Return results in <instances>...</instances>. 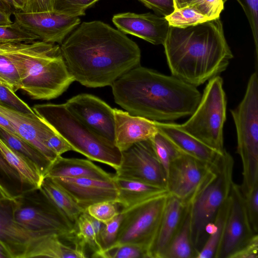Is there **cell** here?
Listing matches in <instances>:
<instances>
[{
  "label": "cell",
  "instance_id": "cell-1",
  "mask_svg": "<svg viewBox=\"0 0 258 258\" xmlns=\"http://www.w3.org/2000/svg\"><path fill=\"white\" fill-rule=\"evenodd\" d=\"M60 48L75 81L87 87L111 86L124 74L140 66L137 44L100 21L83 22Z\"/></svg>",
  "mask_w": 258,
  "mask_h": 258
},
{
  "label": "cell",
  "instance_id": "cell-2",
  "mask_svg": "<svg viewBox=\"0 0 258 258\" xmlns=\"http://www.w3.org/2000/svg\"><path fill=\"white\" fill-rule=\"evenodd\" d=\"M116 104L133 115L159 122L190 116L202 96L196 87L139 66L111 86Z\"/></svg>",
  "mask_w": 258,
  "mask_h": 258
},
{
  "label": "cell",
  "instance_id": "cell-3",
  "mask_svg": "<svg viewBox=\"0 0 258 258\" xmlns=\"http://www.w3.org/2000/svg\"><path fill=\"white\" fill-rule=\"evenodd\" d=\"M163 45L171 75L196 87L224 72L233 57L219 18L170 26Z\"/></svg>",
  "mask_w": 258,
  "mask_h": 258
},
{
  "label": "cell",
  "instance_id": "cell-4",
  "mask_svg": "<svg viewBox=\"0 0 258 258\" xmlns=\"http://www.w3.org/2000/svg\"><path fill=\"white\" fill-rule=\"evenodd\" d=\"M5 55L18 71L21 89L33 99L56 98L75 81L60 46L55 43L40 40L26 42L18 50Z\"/></svg>",
  "mask_w": 258,
  "mask_h": 258
},
{
  "label": "cell",
  "instance_id": "cell-5",
  "mask_svg": "<svg viewBox=\"0 0 258 258\" xmlns=\"http://www.w3.org/2000/svg\"><path fill=\"white\" fill-rule=\"evenodd\" d=\"M32 109L54 128L72 146L74 151L115 170L119 166L121 152L115 144L89 128L66 107L64 103L36 104Z\"/></svg>",
  "mask_w": 258,
  "mask_h": 258
},
{
  "label": "cell",
  "instance_id": "cell-6",
  "mask_svg": "<svg viewBox=\"0 0 258 258\" xmlns=\"http://www.w3.org/2000/svg\"><path fill=\"white\" fill-rule=\"evenodd\" d=\"M236 131L237 153L242 163V182L240 186L244 197L258 185V76L253 73L244 97L231 110Z\"/></svg>",
  "mask_w": 258,
  "mask_h": 258
},
{
  "label": "cell",
  "instance_id": "cell-7",
  "mask_svg": "<svg viewBox=\"0 0 258 258\" xmlns=\"http://www.w3.org/2000/svg\"><path fill=\"white\" fill-rule=\"evenodd\" d=\"M233 167V158L225 150L216 163L213 177L189 204L191 238L198 252L208 237L206 227L230 196Z\"/></svg>",
  "mask_w": 258,
  "mask_h": 258
},
{
  "label": "cell",
  "instance_id": "cell-8",
  "mask_svg": "<svg viewBox=\"0 0 258 258\" xmlns=\"http://www.w3.org/2000/svg\"><path fill=\"white\" fill-rule=\"evenodd\" d=\"M223 85L219 75L209 80L195 110L180 124L183 131L219 151L225 149L223 128L227 100Z\"/></svg>",
  "mask_w": 258,
  "mask_h": 258
},
{
  "label": "cell",
  "instance_id": "cell-9",
  "mask_svg": "<svg viewBox=\"0 0 258 258\" xmlns=\"http://www.w3.org/2000/svg\"><path fill=\"white\" fill-rule=\"evenodd\" d=\"M168 195H161L121 211L122 218L117 238L111 247L134 244L147 249L149 252Z\"/></svg>",
  "mask_w": 258,
  "mask_h": 258
},
{
  "label": "cell",
  "instance_id": "cell-10",
  "mask_svg": "<svg viewBox=\"0 0 258 258\" xmlns=\"http://www.w3.org/2000/svg\"><path fill=\"white\" fill-rule=\"evenodd\" d=\"M216 163L211 165L182 153L170 163L167 172L169 195L189 205L213 177Z\"/></svg>",
  "mask_w": 258,
  "mask_h": 258
},
{
  "label": "cell",
  "instance_id": "cell-11",
  "mask_svg": "<svg viewBox=\"0 0 258 258\" xmlns=\"http://www.w3.org/2000/svg\"><path fill=\"white\" fill-rule=\"evenodd\" d=\"M115 171L116 177L166 188V173L156 154L150 139L137 143L122 151L121 162Z\"/></svg>",
  "mask_w": 258,
  "mask_h": 258
},
{
  "label": "cell",
  "instance_id": "cell-12",
  "mask_svg": "<svg viewBox=\"0 0 258 258\" xmlns=\"http://www.w3.org/2000/svg\"><path fill=\"white\" fill-rule=\"evenodd\" d=\"M12 14L14 22L21 29L34 35L39 40L47 43L61 44L81 22L79 17L54 12L28 13L15 10Z\"/></svg>",
  "mask_w": 258,
  "mask_h": 258
},
{
  "label": "cell",
  "instance_id": "cell-13",
  "mask_svg": "<svg viewBox=\"0 0 258 258\" xmlns=\"http://www.w3.org/2000/svg\"><path fill=\"white\" fill-rule=\"evenodd\" d=\"M231 204L223 235L215 258H230L255 234L246 213L244 198L239 185L232 184Z\"/></svg>",
  "mask_w": 258,
  "mask_h": 258
},
{
  "label": "cell",
  "instance_id": "cell-14",
  "mask_svg": "<svg viewBox=\"0 0 258 258\" xmlns=\"http://www.w3.org/2000/svg\"><path fill=\"white\" fill-rule=\"evenodd\" d=\"M66 107L94 133L115 144V116L112 109L98 97L81 94L69 99Z\"/></svg>",
  "mask_w": 258,
  "mask_h": 258
},
{
  "label": "cell",
  "instance_id": "cell-15",
  "mask_svg": "<svg viewBox=\"0 0 258 258\" xmlns=\"http://www.w3.org/2000/svg\"><path fill=\"white\" fill-rule=\"evenodd\" d=\"M12 214L14 219L26 228L56 233L67 240L75 230L74 224L47 200L40 207L24 206L18 200L12 203Z\"/></svg>",
  "mask_w": 258,
  "mask_h": 258
},
{
  "label": "cell",
  "instance_id": "cell-16",
  "mask_svg": "<svg viewBox=\"0 0 258 258\" xmlns=\"http://www.w3.org/2000/svg\"><path fill=\"white\" fill-rule=\"evenodd\" d=\"M0 114L10 121L18 136L36 149L51 164L58 157L45 144L56 131L44 118L35 112L24 113L1 104Z\"/></svg>",
  "mask_w": 258,
  "mask_h": 258
},
{
  "label": "cell",
  "instance_id": "cell-17",
  "mask_svg": "<svg viewBox=\"0 0 258 258\" xmlns=\"http://www.w3.org/2000/svg\"><path fill=\"white\" fill-rule=\"evenodd\" d=\"M52 179L62 187L84 210L90 205L100 202H117L118 189L114 178L110 180L91 178Z\"/></svg>",
  "mask_w": 258,
  "mask_h": 258
},
{
  "label": "cell",
  "instance_id": "cell-18",
  "mask_svg": "<svg viewBox=\"0 0 258 258\" xmlns=\"http://www.w3.org/2000/svg\"><path fill=\"white\" fill-rule=\"evenodd\" d=\"M112 22L122 33L142 38L154 45H163L169 25L164 17L150 13H123L113 16Z\"/></svg>",
  "mask_w": 258,
  "mask_h": 258
},
{
  "label": "cell",
  "instance_id": "cell-19",
  "mask_svg": "<svg viewBox=\"0 0 258 258\" xmlns=\"http://www.w3.org/2000/svg\"><path fill=\"white\" fill-rule=\"evenodd\" d=\"M5 203H0V240L9 248L12 258H25L29 250L39 239L48 234H56L22 226L14 219L12 203L10 207Z\"/></svg>",
  "mask_w": 258,
  "mask_h": 258
},
{
  "label": "cell",
  "instance_id": "cell-20",
  "mask_svg": "<svg viewBox=\"0 0 258 258\" xmlns=\"http://www.w3.org/2000/svg\"><path fill=\"white\" fill-rule=\"evenodd\" d=\"M189 205L168 195L159 225L150 246V258H163L180 228Z\"/></svg>",
  "mask_w": 258,
  "mask_h": 258
},
{
  "label": "cell",
  "instance_id": "cell-21",
  "mask_svg": "<svg viewBox=\"0 0 258 258\" xmlns=\"http://www.w3.org/2000/svg\"><path fill=\"white\" fill-rule=\"evenodd\" d=\"M115 144L121 152L151 139L158 131L155 121L114 109Z\"/></svg>",
  "mask_w": 258,
  "mask_h": 258
},
{
  "label": "cell",
  "instance_id": "cell-22",
  "mask_svg": "<svg viewBox=\"0 0 258 258\" xmlns=\"http://www.w3.org/2000/svg\"><path fill=\"white\" fill-rule=\"evenodd\" d=\"M157 129L168 137L183 153L214 165L224 151H218L183 131L180 124L155 121Z\"/></svg>",
  "mask_w": 258,
  "mask_h": 258
},
{
  "label": "cell",
  "instance_id": "cell-23",
  "mask_svg": "<svg viewBox=\"0 0 258 258\" xmlns=\"http://www.w3.org/2000/svg\"><path fill=\"white\" fill-rule=\"evenodd\" d=\"M114 176L90 160L64 158L60 156L47 169L44 178H91L110 180L113 179Z\"/></svg>",
  "mask_w": 258,
  "mask_h": 258
},
{
  "label": "cell",
  "instance_id": "cell-24",
  "mask_svg": "<svg viewBox=\"0 0 258 258\" xmlns=\"http://www.w3.org/2000/svg\"><path fill=\"white\" fill-rule=\"evenodd\" d=\"M118 196L116 203L120 211L136 206L154 198L168 194L164 187L149 183L119 178L114 176Z\"/></svg>",
  "mask_w": 258,
  "mask_h": 258
},
{
  "label": "cell",
  "instance_id": "cell-25",
  "mask_svg": "<svg viewBox=\"0 0 258 258\" xmlns=\"http://www.w3.org/2000/svg\"><path fill=\"white\" fill-rule=\"evenodd\" d=\"M0 154L19 175L20 182L39 189L44 178L40 167L31 159L11 148L0 137Z\"/></svg>",
  "mask_w": 258,
  "mask_h": 258
},
{
  "label": "cell",
  "instance_id": "cell-26",
  "mask_svg": "<svg viewBox=\"0 0 258 258\" xmlns=\"http://www.w3.org/2000/svg\"><path fill=\"white\" fill-rule=\"evenodd\" d=\"M41 194L67 219L74 224L86 210L53 179L44 177L39 189Z\"/></svg>",
  "mask_w": 258,
  "mask_h": 258
},
{
  "label": "cell",
  "instance_id": "cell-27",
  "mask_svg": "<svg viewBox=\"0 0 258 258\" xmlns=\"http://www.w3.org/2000/svg\"><path fill=\"white\" fill-rule=\"evenodd\" d=\"M56 234L46 235L36 241L30 248L25 258H84L88 257L85 248L65 244Z\"/></svg>",
  "mask_w": 258,
  "mask_h": 258
},
{
  "label": "cell",
  "instance_id": "cell-28",
  "mask_svg": "<svg viewBox=\"0 0 258 258\" xmlns=\"http://www.w3.org/2000/svg\"><path fill=\"white\" fill-rule=\"evenodd\" d=\"M231 204L230 196L218 212L213 222L207 226L208 237L196 258H215L221 243Z\"/></svg>",
  "mask_w": 258,
  "mask_h": 258
},
{
  "label": "cell",
  "instance_id": "cell-29",
  "mask_svg": "<svg viewBox=\"0 0 258 258\" xmlns=\"http://www.w3.org/2000/svg\"><path fill=\"white\" fill-rule=\"evenodd\" d=\"M198 253L191 238L189 205L181 226L163 258H196Z\"/></svg>",
  "mask_w": 258,
  "mask_h": 258
},
{
  "label": "cell",
  "instance_id": "cell-30",
  "mask_svg": "<svg viewBox=\"0 0 258 258\" xmlns=\"http://www.w3.org/2000/svg\"><path fill=\"white\" fill-rule=\"evenodd\" d=\"M74 226L75 230L69 241L74 245L79 243L85 247H88L92 252V257H101L104 250L86 210L80 215Z\"/></svg>",
  "mask_w": 258,
  "mask_h": 258
},
{
  "label": "cell",
  "instance_id": "cell-31",
  "mask_svg": "<svg viewBox=\"0 0 258 258\" xmlns=\"http://www.w3.org/2000/svg\"><path fill=\"white\" fill-rule=\"evenodd\" d=\"M0 137L11 148L37 164L44 174L51 165L46 158L34 147L17 135L7 131L1 125Z\"/></svg>",
  "mask_w": 258,
  "mask_h": 258
},
{
  "label": "cell",
  "instance_id": "cell-32",
  "mask_svg": "<svg viewBox=\"0 0 258 258\" xmlns=\"http://www.w3.org/2000/svg\"><path fill=\"white\" fill-rule=\"evenodd\" d=\"M150 140L156 154L167 174L170 163L183 153L168 137L158 130Z\"/></svg>",
  "mask_w": 258,
  "mask_h": 258
},
{
  "label": "cell",
  "instance_id": "cell-33",
  "mask_svg": "<svg viewBox=\"0 0 258 258\" xmlns=\"http://www.w3.org/2000/svg\"><path fill=\"white\" fill-rule=\"evenodd\" d=\"M164 17L169 26L180 28L195 26L209 21L198 10L189 6L180 8L175 6L173 12Z\"/></svg>",
  "mask_w": 258,
  "mask_h": 258
},
{
  "label": "cell",
  "instance_id": "cell-34",
  "mask_svg": "<svg viewBox=\"0 0 258 258\" xmlns=\"http://www.w3.org/2000/svg\"><path fill=\"white\" fill-rule=\"evenodd\" d=\"M0 83L15 93L21 88L18 71L6 55L0 54Z\"/></svg>",
  "mask_w": 258,
  "mask_h": 258
},
{
  "label": "cell",
  "instance_id": "cell-35",
  "mask_svg": "<svg viewBox=\"0 0 258 258\" xmlns=\"http://www.w3.org/2000/svg\"><path fill=\"white\" fill-rule=\"evenodd\" d=\"M99 0H54L53 12L69 16L85 15L86 10Z\"/></svg>",
  "mask_w": 258,
  "mask_h": 258
},
{
  "label": "cell",
  "instance_id": "cell-36",
  "mask_svg": "<svg viewBox=\"0 0 258 258\" xmlns=\"http://www.w3.org/2000/svg\"><path fill=\"white\" fill-rule=\"evenodd\" d=\"M101 258H150L149 250L134 244H123L104 250Z\"/></svg>",
  "mask_w": 258,
  "mask_h": 258
},
{
  "label": "cell",
  "instance_id": "cell-37",
  "mask_svg": "<svg viewBox=\"0 0 258 258\" xmlns=\"http://www.w3.org/2000/svg\"><path fill=\"white\" fill-rule=\"evenodd\" d=\"M118 204L110 201H103L88 206L86 211L87 213L103 224L113 219L120 213Z\"/></svg>",
  "mask_w": 258,
  "mask_h": 258
},
{
  "label": "cell",
  "instance_id": "cell-38",
  "mask_svg": "<svg viewBox=\"0 0 258 258\" xmlns=\"http://www.w3.org/2000/svg\"><path fill=\"white\" fill-rule=\"evenodd\" d=\"M228 0H223L224 3ZM242 8L251 30L255 47V63L258 58V0H236Z\"/></svg>",
  "mask_w": 258,
  "mask_h": 258
},
{
  "label": "cell",
  "instance_id": "cell-39",
  "mask_svg": "<svg viewBox=\"0 0 258 258\" xmlns=\"http://www.w3.org/2000/svg\"><path fill=\"white\" fill-rule=\"evenodd\" d=\"M0 40L8 42H31L39 40L13 22L10 25L0 26Z\"/></svg>",
  "mask_w": 258,
  "mask_h": 258
},
{
  "label": "cell",
  "instance_id": "cell-40",
  "mask_svg": "<svg viewBox=\"0 0 258 258\" xmlns=\"http://www.w3.org/2000/svg\"><path fill=\"white\" fill-rule=\"evenodd\" d=\"M122 218L120 213L111 221L103 224L100 242L104 250L110 248L116 241Z\"/></svg>",
  "mask_w": 258,
  "mask_h": 258
},
{
  "label": "cell",
  "instance_id": "cell-41",
  "mask_svg": "<svg viewBox=\"0 0 258 258\" xmlns=\"http://www.w3.org/2000/svg\"><path fill=\"white\" fill-rule=\"evenodd\" d=\"M224 4L223 0H192L186 6L195 8L210 21L219 18Z\"/></svg>",
  "mask_w": 258,
  "mask_h": 258
},
{
  "label": "cell",
  "instance_id": "cell-42",
  "mask_svg": "<svg viewBox=\"0 0 258 258\" xmlns=\"http://www.w3.org/2000/svg\"><path fill=\"white\" fill-rule=\"evenodd\" d=\"M0 104L22 112L34 113L33 109L15 92L2 85H0Z\"/></svg>",
  "mask_w": 258,
  "mask_h": 258
},
{
  "label": "cell",
  "instance_id": "cell-43",
  "mask_svg": "<svg viewBox=\"0 0 258 258\" xmlns=\"http://www.w3.org/2000/svg\"><path fill=\"white\" fill-rule=\"evenodd\" d=\"M244 198L245 207L252 230L258 232V185H255Z\"/></svg>",
  "mask_w": 258,
  "mask_h": 258
},
{
  "label": "cell",
  "instance_id": "cell-44",
  "mask_svg": "<svg viewBox=\"0 0 258 258\" xmlns=\"http://www.w3.org/2000/svg\"><path fill=\"white\" fill-rule=\"evenodd\" d=\"M230 258H258V234H254L234 252Z\"/></svg>",
  "mask_w": 258,
  "mask_h": 258
},
{
  "label": "cell",
  "instance_id": "cell-45",
  "mask_svg": "<svg viewBox=\"0 0 258 258\" xmlns=\"http://www.w3.org/2000/svg\"><path fill=\"white\" fill-rule=\"evenodd\" d=\"M146 7L166 17L172 13L175 8V0H139Z\"/></svg>",
  "mask_w": 258,
  "mask_h": 258
},
{
  "label": "cell",
  "instance_id": "cell-46",
  "mask_svg": "<svg viewBox=\"0 0 258 258\" xmlns=\"http://www.w3.org/2000/svg\"><path fill=\"white\" fill-rule=\"evenodd\" d=\"M54 11V0H27L24 12H49Z\"/></svg>",
  "mask_w": 258,
  "mask_h": 258
},
{
  "label": "cell",
  "instance_id": "cell-47",
  "mask_svg": "<svg viewBox=\"0 0 258 258\" xmlns=\"http://www.w3.org/2000/svg\"><path fill=\"white\" fill-rule=\"evenodd\" d=\"M0 170L9 177L20 181L18 173L5 160L1 154Z\"/></svg>",
  "mask_w": 258,
  "mask_h": 258
},
{
  "label": "cell",
  "instance_id": "cell-48",
  "mask_svg": "<svg viewBox=\"0 0 258 258\" xmlns=\"http://www.w3.org/2000/svg\"><path fill=\"white\" fill-rule=\"evenodd\" d=\"M18 201L17 197L13 195L0 183V203H15Z\"/></svg>",
  "mask_w": 258,
  "mask_h": 258
},
{
  "label": "cell",
  "instance_id": "cell-49",
  "mask_svg": "<svg viewBox=\"0 0 258 258\" xmlns=\"http://www.w3.org/2000/svg\"><path fill=\"white\" fill-rule=\"evenodd\" d=\"M0 125L7 131L17 135L16 132L10 121L0 114Z\"/></svg>",
  "mask_w": 258,
  "mask_h": 258
},
{
  "label": "cell",
  "instance_id": "cell-50",
  "mask_svg": "<svg viewBox=\"0 0 258 258\" xmlns=\"http://www.w3.org/2000/svg\"><path fill=\"white\" fill-rule=\"evenodd\" d=\"M11 14L0 10V26L12 24L13 22L11 19Z\"/></svg>",
  "mask_w": 258,
  "mask_h": 258
},
{
  "label": "cell",
  "instance_id": "cell-51",
  "mask_svg": "<svg viewBox=\"0 0 258 258\" xmlns=\"http://www.w3.org/2000/svg\"><path fill=\"white\" fill-rule=\"evenodd\" d=\"M5 257L12 258V255L6 244L0 240V258Z\"/></svg>",
  "mask_w": 258,
  "mask_h": 258
},
{
  "label": "cell",
  "instance_id": "cell-52",
  "mask_svg": "<svg viewBox=\"0 0 258 258\" xmlns=\"http://www.w3.org/2000/svg\"><path fill=\"white\" fill-rule=\"evenodd\" d=\"M12 9L13 8L3 0H0V10L12 14L13 12Z\"/></svg>",
  "mask_w": 258,
  "mask_h": 258
},
{
  "label": "cell",
  "instance_id": "cell-53",
  "mask_svg": "<svg viewBox=\"0 0 258 258\" xmlns=\"http://www.w3.org/2000/svg\"><path fill=\"white\" fill-rule=\"evenodd\" d=\"M192 0H175L176 6L180 8L187 5Z\"/></svg>",
  "mask_w": 258,
  "mask_h": 258
},
{
  "label": "cell",
  "instance_id": "cell-54",
  "mask_svg": "<svg viewBox=\"0 0 258 258\" xmlns=\"http://www.w3.org/2000/svg\"><path fill=\"white\" fill-rule=\"evenodd\" d=\"M11 8L14 9L15 10H19V7L17 4L16 3L14 0H3Z\"/></svg>",
  "mask_w": 258,
  "mask_h": 258
},
{
  "label": "cell",
  "instance_id": "cell-55",
  "mask_svg": "<svg viewBox=\"0 0 258 258\" xmlns=\"http://www.w3.org/2000/svg\"><path fill=\"white\" fill-rule=\"evenodd\" d=\"M17 4L19 10L23 11L25 6L27 0H14Z\"/></svg>",
  "mask_w": 258,
  "mask_h": 258
},
{
  "label": "cell",
  "instance_id": "cell-56",
  "mask_svg": "<svg viewBox=\"0 0 258 258\" xmlns=\"http://www.w3.org/2000/svg\"><path fill=\"white\" fill-rule=\"evenodd\" d=\"M2 85L1 83H0V85Z\"/></svg>",
  "mask_w": 258,
  "mask_h": 258
}]
</instances>
